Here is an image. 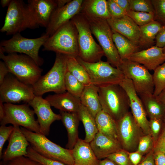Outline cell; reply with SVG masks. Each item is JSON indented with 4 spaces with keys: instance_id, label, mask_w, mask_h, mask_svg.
<instances>
[{
    "instance_id": "cell-1",
    "label": "cell",
    "mask_w": 165,
    "mask_h": 165,
    "mask_svg": "<svg viewBox=\"0 0 165 165\" xmlns=\"http://www.w3.org/2000/svg\"><path fill=\"white\" fill-rule=\"evenodd\" d=\"M0 58L6 64L9 73L26 84L33 86L41 76L42 69L27 55L17 53L5 55L0 50Z\"/></svg>"
},
{
    "instance_id": "cell-2",
    "label": "cell",
    "mask_w": 165,
    "mask_h": 165,
    "mask_svg": "<svg viewBox=\"0 0 165 165\" xmlns=\"http://www.w3.org/2000/svg\"><path fill=\"white\" fill-rule=\"evenodd\" d=\"M78 31L79 57L89 63L101 60L104 56L101 48L93 38L88 21L82 14L79 13L71 20Z\"/></svg>"
},
{
    "instance_id": "cell-3",
    "label": "cell",
    "mask_w": 165,
    "mask_h": 165,
    "mask_svg": "<svg viewBox=\"0 0 165 165\" xmlns=\"http://www.w3.org/2000/svg\"><path fill=\"white\" fill-rule=\"evenodd\" d=\"M67 70L66 55L56 53L55 62L51 68L32 86L35 95L42 96L51 92L56 94L66 92L65 79Z\"/></svg>"
},
{
    "instance_id": "cell-4",
    "label": "cell",
    "mask_w": 165,
    "mask_h": 165,
    "mask_svg": "<svg viewBox=\"0 0 165 165\" xmlns=\"http://www.w3.org/2000/svg\"><path fill=\"white\" fill-rule=\"evenodd\" d=\"M42 50L75 57L79 56L78 31L71 20L50 36L43 46Z\"/></svg>"
},
{
    "instance_id": "cell-5",
    "label": "cell",
    "mask_w": 165,
    "mask_h": 165,
    "mask_svg": "<svg viewBox=\"0 0 165 165\" xmlns=\"http://www.w3.org/2000/svg\"><path fill=\"white\" fill-rule=\"evenodd\" d=\"M98 94L102 110L117 122L129 112V100L119 84L99 87Z\"/></svg>"
},
{
    "instance_id": "cell-6",
    "label": "cell",
    "mask_w": 165,
    "mask_h": 165,
    "mask_svg": "<svg viewBox=\"0 0 165 165\" xmlns=\"http://www.w3.org/2000/svg\"><path fill=\"white\" fill-rule=\"evenodd\" d=\"M20 128L30 146L38 153L66 165H73L72 149L62 147L42 134L32 132L22 127Z\"/></svg>"
},
{
    "instance_id": "cell-7",
    "label": "cell",
    "mask_w": 165,
    "mask_h": 165,
    "mask_svg": "<svg viewBox=\"0 0 165 165\" xmlns=\"http://www.w3.org/2000/svg\"><path fill=\"white\" fill-rule=\"evenodd\" d=\"M38 27L27 4L21 0H11L0 31L8 35H13L28 28L34 29Z\"/></svg>"
},
{
    "instance_id": "cell-8",
    "label": "cell",
    "mask_w": 165,
    "mask_h": 165,
    "mask_svg": "<svg viewBox=\"0 0 165 165\" xmlns=\"http://www.w3.org/2000/svg\"><path fill=\"white\" fill-rule=\"evenodd\" d=\"M49 37L45 33L39 37L30 38L24 37L18 33L9 39L1 41L0 50L8 54L18 53L25 54L40 66L43 64L44 60L39 55V50Z\"/></svg>"
},
{
    "instance_id": "cell-9",
    "label": "cell",
    "mask_w": 165,
    "mask_h": 165,
    "mask_svg": "<svg viewBox=\"0 0 165 165\" xmlns=\"http://www.w3.org/2000/svg\"><path fill=\"white\" fill-rule=\"evenodd\" d=\"M85 16L88 20L92 34L97 39L104 52L107 61L119 68L122 60L113 42V31L107 20Z\"/></svg>"
},
{
    "instance_id": "cell-10",
    "label": "cell",
    "mask_w": 165,
    "mask_h": 165,
    "mask_svg": "<svg viewBox=\"0 0 165 165\" xmlns=\"http://www.w3.org/2000/svg\"><path fill=\"white\" fill-rule=\"evenodd\" d=\"M76 58L86 71L91 83L98 87L119 84L125 78L121 70L113 67L107 61L101 60L95 63H89L79 57Z\"/></svg>"
},
{
    "instance_id": "cell-11",
    "label": "cell",
    "mask_w": 165,
    "mask_h": 165,
    "mask_svg": "<svg viewBox=\"0 0 165 165\" xmlns=\"http://www.w3.org/2000/svg\"><path fill=\"white\" fill-rule=\"evenodd\" d=\"M28 103L16 105L4 103L5 114L0 120L1 125L11 124L24 127L32 132L41 134L39 125L35 117L33 110Z\"/></svg>"
},
{
    "instance_id": "cell-12",
    "label": "cell",
    "mask_w": 165,
    "mask_h": 165,
    "mask_svg": "<svg viewBox=\"0 0 165 165\" xmlns=\"http://www.w3.org/2000/svg\"><path fill=\"white\" fill-rule=\"evenodd\" d=\"M119 69L122 71L125 77L131 80L138 95L153 94L152 75L143 66L127 59L122 60Z\"/></svg>"
},
{
    "instance_id": "cell-13",
    "label": "cell",
    "mask_w": 165,
    "mask_h": 165,
    "mask_svg": "<svg viewBox=\"0 0 165 165\" xmlns=\"http://www.w3.org/2000/svg\"><path fill=\"white\" fill-rule=\"evenodd\" d=\"M8 75L0 85V100L3 103H28L34 98L35 95L32 86Z\"/></svg>"
},
{
    "instance_id": "cell-14",
    "label": "cell",
    "mask_w": 165,
    "mask_h": 165,
    "mask_svg": "<svg viewBox=\"0 0 165 165\" xmlns=\"http://www.w3.org/2000/svg\"><path fill=\"white\" fill-rule=\"evenodd\" d=\"M118 140L123 149L137 151L140 138L144 134L129 111L117 122Z\"/></svg>"
},
{
    "instance_id": "cell-15",
    "label": "cell",
    "mask_w": 165,
    "mask_h": 165,
    "mask_svg": "<svg viewBox=\"0 0 165 165\" xmlns=\"http://www.w3.org/2000/svg\"><path fill=\"white\" fill-rule=\"evenodd\" d=\"M119 85L126 93L131 112L144 134H150L149 120L143 103L137 93L131 80L125 77Z\"/></svg>"
},
{
    "instance_id": "cell-16",
    "label": "cell",
    "mask_w": 165,
    "mask_h": 165,
    "mask_svg": "<svg viewBox=\"0 0 165 165\" xmlns=\"http://www.w3.org/2000/svg\"><path fill=\"white\" fill-rule=\"evenodd\" d=\"M28 104L37 116L41 133L48 135L51 124L55 121L61 120L60 114L54 113L49 103L42 96H35Z\"/></svg>"
},
{
    "instance_id": "cell-17",
    "label": "cell",
    "mask_w": 165,
    "mask_h": 165,
    "mask_svg": "<svg viewBox=\"0 0 165 165\" xmlns=\"http://www.w3.org/2000/svg\"><path fill=\"white\" fill-rule=\"evenodd\" d=\"M83 0H73L64 6L57 8L53 12L45 33L50 36L62 26L69 21L80 11Z\"/></svg>"
},
{
    "instance_id": "cell-18",
    "label": "cell",
    "mask_w": 165,
    "mask_h": 165,
    "mask_svg": "<svg viewBox=\"0 0 165 165\" xmlns=\"http://www.w3.org/2000/svg\"><path fill=\"white\" fill-rule=\"evenodd\" d=\"M13 126L14 129L8 139L7 148L1 158L3 161L21 156H26L27 148L30 145L20 127Z\"/></svg>"
},
{
    "instance_id": "cell-19",
    "label": "cell",
    "mask_w": 165,
    "mask_h": 165,
    "mask_svg": "<svg viewBox=\"0 0 165 165\" xmlns=\"http://www.w3.org/2000/svg\"><path fill=\"white\" fill-rule=\"evenodd\" d=\"M27 5L38 25L46 28L53 12L57 7L55 0H28Z\"/></svg>"
},
{
    "instance_id": "cell-20",
    "label": "cell",
    "mask_w": 165,
    "mask_h": 165,
    "mask_svg": "<svg viewBox=\"0 0 165 165\" xmlns=\"http://www.w3.org/2000/svg\"><path fill=\"white\" fill-rule=\"evenodd\" d=\"M128 60L143 66L148 71H153L165 62L163 48L155 46L136 52Z\"/></svg>"
},
{
    "instance_id": "cell-21",
    "label": "cell",
    "mask_w": 165,
    "mask_h": 165,
    "mask_svg": "<svg viewBox=\"0 0 165 165\" xmlns=\"http://www.w3.org/2000/svg\"><path fill=\"white\" fill-rule=\"evenodd\" d=\"M113 32L118 33L138 46L140 29L127 15L118 18L107 20Z\"/></svg>"
},
{
    "instance_id": "cell-22",
    "label": "cell",
    "mask_w": 165,
    "mask_h": 165,
    "mask_svg": "<svg viewBox=\"0 0 165 165\" xmlns=\"http://www.w3.org/2000/svg\"><path fill=\"white\" fill-rule=\"evenodd\" d=\"M90 144L99 160L106 158L109 155L123 149L118 140L99 132Z\"/></svg>"
},
{
    "instance_id": "cell-23",
    "label": "cell",
    "mask_w": 165,
    "mask_h": 165,
    "mask_svg": "<svg viewBox=\"0 0 165 165\" xmlns=\"http://www.w3.org/2000/svg\"><path fill=\"white\" fill-rule=\"evenodd\" d=\"M51 106L59 111L70 112H77L81 102L79 98L76 97L67 91L49 95L45 98Z\"/></svg>"
},
{
    "instance_id": "cell-24",
    "label": "cell",
    "mask_w": 165,
    "mask_h": 165,
    "mask_svg": "<svg viewBox=\"0 0 165 165\" xmlns=\"http://www.w3.org/2000/svg\"><path fill=\"white\" fill-rule=\"evenodd\" d=\"M72 150L73 165H99V160L90 143L79 138Z\"/></svg>"
},
{
    "instance_id": "cell-25",
    "label": "cell",
    "mask_w": 165,
    "mask_h": 165,
    "mask_svg": "<svg viewBox=\"0 0 165 165\" xmlns=\"http://www.w3.org/2000/svg\"><path fill=\"white\" fill-rule=\"evenodd\" d=\"M60 114L67 133L68 141L66 148L72 149L79 138L78 128L80 120L78 113L60 111Z\"/></svg>"
},
{
    "instance_id": "cell-26",
    "label": "cell",
    "mask_w": 165,
    "mask_h": 165,
    "mask_svg": "<svg viewBox=\"0 0 165 165\" xmlns=\"http://www.w3.org/2000/svg\"><path fill=\"white\" fill-rule=\"evenodd\" d=\"M99 87L91 84L85 86L79 98L81 103L95 118L102 110L98 94Z\"/></svg>"
},
{
    "instance_id": "cell-27",
    "label": "cell",
    "mask_w": 165,
    "mask_h": 165,
    "mask_svg": "<svg viewBox=\"0 0 165 165\" xmlns=\"http://www.w3.org/2000/svg\"><path fill=\"white\" fill-rule=\"evenodd\" d=\"M79 13L90 17L106 20L111 18L106 0H83Z\"/></svg>"
},
{
    "instance_id": "cell-28",
    "label": "cell",
    "mask_w": 165,
    "mask_h": 165,
    "mask_svg": "<svg viewBox=\"0 0 165 165\" xmlns=\"http://www.w3.org/2000/svg\"><path fill=\"white\" fill-rule=\"evenodd\" d=\"M162 26L160 23L154 20L139 27L140 35L138 46L140 49L144 50L154 46L156 35Z\"/></svg>"
},
{
    "instance_id": "cell-29",
    "label": "cell",
    "mask_w": 165,
    "mask_h": 165,
    "mask_svg": "<svg viewBox=\"0 0 165 165\" xmlns=\"http://www.w3.org/2000/svg\"><path fill=\"white\" fill-rule=\"evenodd\" d=\"M95 119L99 132L118 140L116 121L102 110L97 114Z\"/></svg>"
},
{
    "instance_id": "cell-30",
    "label": "cell",
    "mask_w": 165,
    "mask_h": 165,
    "mask_svg": "<svg viewBox=\"0 0 165 165\" xmlns=\"http://www.w3.org/2000/svg\"><path fill=\"white\" fill-rule=\"evenodd\" d=\"M146 113L150 119H162L165 114V106L158 101L153 94L139 95Z\"/></svg>"
},
{
    "instance_id": "cell-31",
    "label": "cell",
    "mask_w": 165,
    "mask_h": 165,
    "mask_svg": "<svg viewBox=\"0 0 165 165\" xmlns=\"http://www.w3.org/2000/svg\"><path fill=\"white\" fill-rule=\"evenodd\" d=\"M113 42L122 60L128 59L134 53L140 51L138 46L120 34L113 32Z\"/></svg>"
},
{
    "instance_id": "cell-32",
    "label": "cell",
    "mask_w": 165,
    "mask_h": 165,
    "mask_svg": "<svg viewBox=\"0 0 165 165\" xmlns=\"http://www.w3.org/2000/svg\"><path fill=\"white\" fill-rule=\"evenodd\" d=\"M77 113L85 130V137L84 140L90 143L98 132L95 118L82 104Z\"/></svg>"
},
{
    "instance_id": "cell-33",
    "label": "cell",
    "mask_w": 165,
    "mask_h": 165,
    "mask_svg": "<svg viewBox=\"0 0 165 165\" xmlns=\"http://www.w3.org/2000/svg\"><path fill=\"white\" fill-rule=\"evenodd\" d=\"M67 70L85 86L91 84L88 74L76 57L66 56Z\"/></svg>"
},
{
    "instance_id": "cell-34",
    "label": "cell",
    "mask_w": 165,
    "mask_h": 165,
    "mask_svg": "<svg viewBox=\"0 0 165 165\" xmlns=\"http://www.w3.org/2000/svg\"><path fill=\"white\" fill-rule=\"evenodd\" d=\"M66 90L74 96L80 98L85 86L67 70L65 79Z\"/></svg>"
},
{
    "instance_id": "cell-35",
    "label": "cell",
    "mask_w": 165,
    "mask_h": 165,
    "mask_svg": "<svg viewBox=\"0 0 165 165\" xmlns=\"http://www.w3.org/2000/svg\"><path fill=\"white\" fill-rule=\"evenodd\" d=\"M152 75L154 85L153 95L156 97L165 90V62L154 71Z\"/></svg>"
},
{
    "instance_id": "cell-36",
    "label": "cell",
    "mask_w": 165,
    "mask_h": 165,
    "mask_svg": "<svg viewBox=\"0 0 165 165\" xmlns=\"http://www.w3.org/2000/svg\"><path fill=\"white\" fill-rule=\"evenodd\" d=\"M127 15L139 27L145 25L154 20L155 15L154 13L130 10L127 12Z\"/></svg>"
},
{
    "instance_id": "cell-37",
    "label": "cell",
    "mask_w": 165,
    "mask_h": 165,
    "mask_svg": "<svg viewBox=\"0 0 165 165\" xmlns=\"http://www.w3.org/2000/svg\"><path fill=\"white\" fill-rule=\"evenodd\" d=\"M26 156L42 165H66L62 162L41 155L34 150L30 145L27 148Z\"/></svg>"
},
{
    "instance_id": "cell-38",
    "label": "cell",
    "mask_w": 165,
    "mask_h": 165,
    "mask_svg": "<svg viewBox=\"0 0 165 165\" xmlns=\"http://www.w3.org/2000/svg\"><path fill=\"white\" fill-rule=\"evenodd\" d=\"M131 10L135 11L154 13L151 0H129Z\"/></svg>"
},
{
    "instance_id": "cell-39",
    "label": "cell",
    "mask_w": 165,
    "mask_h": 165,
    "mask_svg": "<svg viewBox=\"0 0 165 165\" xmlns=\"http://www.w3.org/2000/svg\"><path fill=\"white\" fill-rule=\"evenodd\" d=\"M154 144L151 134H144L140 139L137 151L142 155L147 154L153 150Z\"/></svg>"
},
{
    "instance_id": "cell-40",
    "label": "cell",
    "mask_w": 165,
    "mask_h": 165,
    "mask_svg": "<svg viewBox=\"0 0 165 165\" xmlns=\"http://www.w3.org/2000/svg\"><path fill=\"white\" fill-rule=\"evenodd\" d=\"M154 10V20L165 25V0H151Z\"/></svg>"
},
{
    "instance_id": "cell-41",
    "label": "cell",
    "mask_w": 165,
    "mask_h": 165,
    "mask_svg": "<svg viewBox=\"0 0 165 165\" xmlns=\"http://www.w3.org/2000/svg\"><path fill=\"white\" fill-rule=\"evenodd\" d=\"M107 158L117 165H133L129 159L127 151L123 149L109 155Z\"/></svg>"
},
{
    "instance_id": "cell-42",
    "label": "cell",
    "mask_w": 165,
    "mask_h": 165,
    "mask_svg": "<svg viewBox=\"0 0 165 165\" xmlns=\"http://www.w3.org/2000/svg\"><path fill=\"white\" fill-rule=\"evenodd\" d=\"M108 12L112 18H118L127 15V12L122 9L114 0L107 1Z\"/></svg>"
},
{
    "instance_id": "cell-43",
    "label": "cell",
    "mask_w": 165,
    "mask_h": 165,
    "mask_svg": "<svg viewBox=\"0 0 165 165\" xmlns=\"http://www.w3.org/2000/svg\"><path fill=\"white\" fill-rule=\"evenodd\" d=\"M0 165H42L25 156L19 157L7 161H2Z\"/></svg>"
},
{
    "instance_id": "cell-44",
    "label": "cell",
    "mask_w": 165,
    "mask_h": 165,
    "mask_svg": "<svg viewBox=\"0 0 165 165\" xmlns=\"http://www.w3.org/2000/svg\"><path fill=\"white\" fill-rule=\"evenodd\" d=\"M14 129L13 126H6L1 125L0 127V157L2 154V149L6 141L9 139Z\"/></svg>"
},
{
    "instance_id": "cell-45",
    "label": "cell",
    "mask_w": 165,
    "mask_h": 165,
    "mask_svg": "<svg viewBox=\"0 0 165 165\" xmlns=\"http://www.w3.org/2000/svg\"><path fill=\"white\" fill-rule=\"evenodd\" d=\"M162 119H152L149 120V126L154 144L157 141L161 130Z\"/></svg>"
},
{
    "instance_id": "cell-46",
    "label": "cell",
    "mask_w": 165,
    "mask_h": 165,
    "mask_svg": "<svg viewBox=\"0 0 165 165\" xmlns=\"http://www.w3.org/2000/svg\"><path fill=\"white\" fill-rule=\"evenodd\" d=\"M154 152H159L165 155V127L154 145Z\"/></svg>"
},
{
    "instance_id": "cell-47",
    "label": "cell",
    "mask_w": 165,
    "mask_h": 165,
    "mask_svg": "<svg viewBox=\"0 0 165 165\" xmlns=\"http://www.w3.org/2000/svg\"><path fill=\"white\" fill-rule=\"evenodd\" d=\"M155 46L161 48L165 47V25H162L156 35Z\"/></svg>"
},
{
    "instance_id": "cell-48",
    "label": "cell",
    "mask_w": 165,
    "mask_h": 165,
    "mask_svg": "<svg viewBox=\"0 0 165 165\" xmlns=\"http://www.w3.org/2000/svg\"><path fill=\"white\" fill-rule=\"evenodd\" d=\"M129 159L133 165H138L141 162L143 155L136 151L132 152H127Z\"/></svg>"
},
{
    "instance_id": "cell-49",
    "label": "cell",
    "mask_w": 165,
    "mask_h": 165,
    "mask_svg": "<svg viewBox=\"0 0 165 165\" xmlns=\"http://www.w3.org/2000/svg\"><path fill=\"white\" fill-rule=\"evenodd\" d=\"M153 153L152 150L146 154L143 160L138 165H155Z\"/></svg>"
},
{
    "instance_id": "cell-50",
    "label": "cell",
    "mask_w": 165,
    "mask_h": 165,
    "mask_svg": "<svg viewBox=\"0 0 165 165\" xmlns=\"http://www.w3.org/2000/svg\"><path fill=\"white\" fill-rule=\"evenodd\" d=\"M9 73V69L5 63L3 61H0V85L3 82Z\"/></svg>"
},
{
    "instance_id": "cell-51",
    "label": "cell",
    "mask_w": 165,
    "mask_h": 165,
    "mask_svg": "<svg viewBox=\"0 0 165 165\" xmlns=\"http://www.w3.org/2000/svg\"><path fill=\"white\" fill-rule=\"evenodd\" d=\"M153 152L155 165H165V155L159 152Z\"/></svg>"
},
{
    "instance_id": "cell-52",
    "label": "cell",
    "mask_w": 165,
    "mask_h": 165,
    "mask_svg": "<svg viewBox=\"0 0 165 165\" xmlns=\"http://www.w3.org/2000/svg\"><path fill=\"white\" fill-rule=\"evenodd\" d=\"M114 1L126 12L131 10L129 0H114Z\"/></svg>"
},
{
    "instance_id": "cell-53",
    "label": "cell",
    "mask_w": 165,
    "mask_h": 165,
    "mask_svg": "<svg viewBox=\"0 0 165 165\" xmlns=\"http://www.w3.org/2000/svg\"><path fill=\"white\" fill-rule=\"evenodd\" d=\"M99 165H117L114 161L108 158L100 160Z\"/></svg>"
},
{
    "instance_id": "cell-54",
    "label": "cell",
    "mask_w": 165,
    "mask_h": 165,
    "mask_svg": "<svg viewBox=\"0 0 165 165\" xmlns=\"http://www.w3.org/2000/svg\"><path fill=\"white\" fill-rule=\"evenodd\" d=\"M156 100L165 106V90L156 97Z\"/></svg>"
},
{
    "instance_id": "cell-55",
    "label": "cell",
    "mask_w": 165,
    "mask_h": 165,
    "mask_svg": "<svg viewBox=\"0 0 165 165\" xmlns=\"http://www.w3.org/2000/svg\"><path fill=\"white\" fill-rule=\"evenodd\" d=\"M57 8L61 7L70 2L71 0H55Z\"/></svg>"
},
{
    "instance_id": "cell-56",
    "label": "cell",
    "mask_w": 165,
    "mask_h": 165,
    "mask_svg": "<svg viewBox=\"0 0 165 165\" xmlns=\"http://www.w3.org/2000/svg\"><path fill=\"white\" fill-rule=\"evenodd\" d=\"M5 114L4 103L0 100V120L3 117Z\"/></svg>"
},
{
    "instance_id": "cell-57",
    "label": "cell",
    "mask_w": 165,
    "mask_h": 165,
    "mask_svg": "<svg viewBox=\"0 0 165 165\" xmlns=\"http://www.w3.org/2000/svg\"><path fill=\"white\" fill-rule=\"evenodd\" d=\"M11 0H1V4L3 7L8 6L11 2Z\"/></svg>"
},
{
    "instance_id": "cell-58",
    "label": "cell",
    "mask_w": 165,
    "mask_h": 165,
    "mask_svg": "<svg viewBox=\"0 0 165 165\" xmlns=\"http://www.w3.org/2000/svg\"><path fill=\"white\" fill-rule=\"evenodd\" d=\"M163 52L165 54V47L163 48Z\"/></svg>"
},
{
    "instance_id": "cell-59",
    "label": "cell",
    "mask_w": 165,
    "mask_h": 165,
    "mask_svg": "<svg viewBox=\"0 0 165 165\" xmlns=\"http://www.w3.org/2000/svg\"><path fill=\"white\" fill-rule=\"evenodd\" d=\"M164 121H165V115H164Z\"/></svg>"
}]
</instances>
